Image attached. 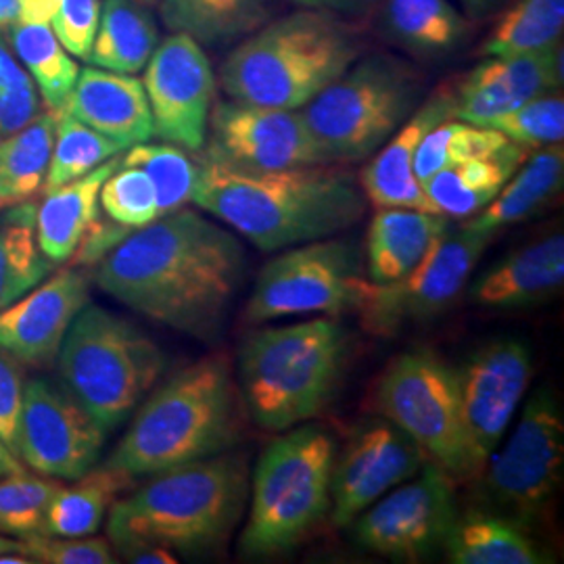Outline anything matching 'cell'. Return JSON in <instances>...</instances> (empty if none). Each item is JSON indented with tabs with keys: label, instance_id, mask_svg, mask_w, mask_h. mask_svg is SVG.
<instances>
[{
	"label": "cell",
	"instance_id": "1",
	"mask_svg": "<svg viewBox=\"0 0 564 564\" xmlns=\"http://www.w3.org/2000/svg\"><path fill=\"white\" fill-rule=\"evenodd\" d=\"M245 251L220 224L176 209L132 230L101 262L102 293L199 341L223 333L245 279Z\"/></svg>",
	"mask_w": 564,
	"mask_h": 564
},
{
	"label": "cell",
	"instance_id": "2",
	"mask_svg": "<svg viewBox=\"0 0 564 564\" xmlns=\"http://www.w3.org/2000/svg\"><path fill=\"white\" fill-rule=\"evenodd\" d=\"M193 203L262 251L335 237L366 212L362 188L328 163L242 170L203 153Z\"/></svg>",
	"mask_w": 564,
	"mask_h": 564
},
{
	"label": "cell",
	"instance_id": "3",
	"mask_svg": "<svg viewBox=\"0 0 564 564\" xmlns=\"http://www.w3.org/2000/svg\"><path fill=\"white\" fill-rule=\"evenodd\" d=\"M242 410L230 360L223 354L205 356L142 400L105 464L137 479L218 456L239 442Z\"/></svg>",
	"mask_w": 564,
	"mask_h": 564
},
{
	"label": "cell",
	"instance_id": "4",
	"mask_svg": "<svg viewBox=\"0 0 564 564\" xmlns=\"http://www.w3.org/2000/svg\"><path fill=\"white\" fill-rule=\"evenodd\" d=\"M247 496V458L224 452L155 473L139 489L126 491L107 514V535L120 554L142 545L207 552L230 538Z\"/></svg>",
	"mask_w": 564,
	"mask_h": 564
},
{
	"label": "cell",
	"instance_id": "5",
	"mask_svg": "<svg viewBox=\"0 0 564 564\" xmlns=\"http://www.w3.org/2000/svg\"><path fill=\"white\" fill-rule=\"evenodd\" d=\"M360 53V34L349 21L302 9L253 30L224 61L220 84L235 101L302 109Z\"/></svg>",
	"mask_w": 564,
	"mask_h": 564
},
{
	"label": "cell",
	"instance_id": "6",
	"mask_svg": "<svg viewBox=\"0 0 564 564\" xmlns=\"http://www.w3.org/2000/svg\"><path fill=\"white\" fill-rule=\"evenodd\" d=\"M347 356V333L333 318L253 330L239 349L241 398L251 421L284 433L330 402Z\"/></svg>",
	"mask_w": 564,
	"mask_h": 564
},
{
	"label": "cell",
	"instance_id": "7",
	"mask_svg": "<svg viewBox=\"0 0 564 564\" xmlns=\"http://www.w3.org/2000/svg\"><path fill=\"white\" fill-rule=\"evenodd\" d=\"M335 440L318 426H293L263 449L253 481L242 554L276 556L302 544L330 512Z\"/></svg>",
	"mask_w": 564,
	"mask_h": 564
},
{
	"label": "cell",
	"instance_id": "8",
	"mask_svg": "<svg viewBox=\"0 0 564 564\" xmlns=\"http://www.w3.org/2000/svg\"><path fill=\"white\" fill-rule=\"evenodd\" d=\"M59 377L109 435L126 423L165 370V354L137 324L88 303L69 326Z\"/></svg>",
	"mask_w": 564,
	"mask_h": 564
},
{
	"label": "cell",
	"instance_id": "9",
	"mask_svg": "<svg viewBox=\"0 0 564 564\" xmlns=\"http://www.w3.org/2000/svg\"><path fill=\"white\" fill-rule=\"evenodd\" d=\"M423 78L405 61L370 55L321 95L302 116L330 163H356L375 155L421 105Z\"/></svg>",
	"mask_w": 564,
	"mask_h": 564
},
{
	"label": "cell",
	"instance_id": "10",
	"mask_svg": "<svg viewBox=\"0 0 564 564\" xmlns=\"http://www.w3.org/2000/svg\"><path fill=\"white\" fill-rule=\"evenodd\" d=\"M384 419L421 445L431 463L456 481L484 475L464 423L456 368L429 349H414L387 366L377 387Z\"/></svg>",
	"mask_w": 564,
	"mask_h": 564
},
{
	"label": "cell",
	"instance_id": "11",
	"mask_svg": "<svg viewBox=\"0 0 564 564\" xmlns=\"http://www.w3.org/2000/svg\"><path fill=\"white\" fill-rule=\"evenodd\" d=\"M491 237L466 226H447L402 279L383 284L362 279L351 312L364 330L377 337H393L440 316L463 293Z\"/></svg>",
	"mask_w": 564,
	"mask_h": 564
},
{
	"label": "cell",
	"instance_id": "12",
	"mask_svg": "<svg viewBox=\"0 0 564 564\" xmlns=\"http://www.w3.org/2000/svg\"><path fill=\"white\" fill-rule=\"evenodd\" d=\"M358 253L343 241L303 242L265 263L245 307L251 324L351 312L362 282Z\"/></svg>",
	"mask_w": 564,
	"mask_h": 564
},
{
	"label": "cell",
	"instance_id": "13",
	"mask_svg": "<svg viewBox=\"0 0 564 564\" xmlns=\"http://www.w3.org/2000/svg\"><path fill=\"white\" fill-rule=\"evenodd\" d=\"M564 421L547 391H535L500 452L485 466L489 500L517 521L540 517L563 484Z\"/></svg>",
	"mask_w": 564,
	"mask_h": 564
},
{
	"label": "cell",
	"instance_id": "14",
	"mask_svg": "<svg viewBox=\"0 0 564 564\" xmlns=\"http://www.w3.org/2000/svg\"><path fill=\"white\" fill-rule=\"evenodd\" d=\"M456 519V479L429 460L364 510L356 519V542L387 558L421 563L444 547Z\"/></svg>",
	"mask_w": 564,
	"mask_h": 564
},
{
	"label": "cell",
	"instance_id": "15",
	"mask_svg": "<svg viewBox=\"0 0 564 564\" xmlns=\"http://www.w3.org/2000/svg\"><path fill=\"white\" fill-rule=\"evenodd\" d=\"M107 433L65 384L30 379L23 389L18 458L34 473L74 481L101 460Z\"/></svg>",
	"mask_w": 564,
	"mask_h": 564
},
{
	"label": "cell",
	"instance_id": "16",
	"mask_svg": "<svg viewBox=\"0 0 564 564\" xmlns=\"http://www.w3.org/2000/svg\"><path fill=\"white\" fill-rule=\"evenodd\" d=\"M203 155L242 170L333 165L300 109L214 101ZM199 151V153H202Z\"/></svg>",
	"mask_w": 564,
	"mask_h": 564
},
{
	"label": "cell",
	"instance_id": "17",
	"mask_svg": "<svg viewBox=\"0 0 564 564\" xmlns=\"http://www.w3.org/2000/svg\"><path fill=\"white\" fill-rule=\"evenodd\" d=\"M142 86L155 137L199 153L216 101V74L202 44L181 32L167 36L144 65Z\"/></svg>",
	"mask_w": 564,
	"mask_h": 564
},
{
	"label": "cell",
	"instance_id": "18",
	"mask_svg": "<svg viewBox=\"0 0 564 564\" xmlns=\"http://www.w3.org/2000/svg\"><path fill=\"white\" fill-rule=\"evenodd\" d=\"M429 463L421 445L389 419L364 423L337 454L330 479V521L354 523L368 506L412 479Z\"/></svg>",
	"mask_w": 564,
	"mask_h": 564
},
{
	"label": "cell",
	"instance_id": "19",
	"mask_svg": "<svg viewBox=\"0 0 564 564\" xmlns=\"http://www.w3.org/2000/svg\"><path fill=\"white\" fill-rule=\"evenodd\" d=\"M464 423L487 466L500 447L533 379V356L527 343L498 339L485 343L456 368Z\"/></svg>",
	"mask_w": 564,
	"mask_h": 564
},
{
	"label": "cell",
	"instance_id": "20",
	"mask_svg": "<svg viewBox=\"0 0 564 564\" xmlns=\"http://www.w3.org/2000/svg\"><path fill=\"white\" fill-rule=\"evenodd\" d=\"M90 302L88 274L63 268L0 310V349L28 366L55 362L74 318Z\"/></svg>",
	"mask_w": 564,
	"mask_h": 564
},
{
	"label": "cell",
	"instance_id": "21",
	"mask_svg": "<svg viewBox=\"0 0 564 564\" xmlns=\"http://www.w3.org/2000/svg\"><path fill=\"white\" fill-rule=\"evenodd\" d=\"M563 84L561 44L540 53L487 57L454 90V120L489 126L527 101Z\"/></svg>",
	"mask_w": 564,
	"mask_h": 564
},
{
	"label": "cell",
	"instance_id": "22",
	"mask_svg": "<svg viewBox=\"0 0 564 564\" xmlns=\"http://www.w3.org/2000/svg\"><path fill=\"white\" fill-rule=\"evenodd\" d=\"M445 120H454L452 86L437 88L395 134L384 142L360 172L364 197L377 207H408L433 212L421 182L414 176V155L424 137ZM435 214V212H433Z\"/></svg>",
	"mask_w": 564,
	"mask_h": 564
},
{
	"label": "cell",
	"instance_id": "23",
	"mask_svg": "<svg viewBox=\"0 0 564 564\" xmlns=\"http://www.w3.org/2000/svg\"><path fill=\"white\" fill-rule=\"evenodd\" d=\"M59 111L118 142L123 151L155 137L144 86L132 74L86 67Z\"/></svg>",
	"mask_w": 564,
	"mask_h": 564
},
{
	"label": "cell",
	"instance_id": "24",
	"mask_svg": "<svg viewBox=\"0 0 564 564\" xmlns=\"http://www.w3.org/2000/svg\"><path fill=\"white\" fill-rule=\"evenodd\" d=\"M564 239L552 235L494 263L470 286V300L489 310L544 302L563 289Z\"/></svg>",
	"mask_w": 564,
	"mask_h": 564
},
{
	"label": "cell",
	"instance_id": "25",
	"mask_svg": "<svg viewBox=\"0 0 564 564\" xmlns=\"http://www.w3.org/2000/svg\"><path fill=\"white\" fill-rule=\"evenodd\" d=\"M120 163L121 153L78 181L44 193V202L36 205V239L55 265L74 258L86 232L101 218L102 182Z\"/></svg>",
	"mask_w": 564,
	"mask_h": 564
},
{
	"label": "cell",
	"instance_id": "26",
	"mask_svg": "<svg viewBox=\"0 0 564 564\" xmlns=\"http://www.w3.org/2000/svg\"><path fill=\"white\" fill-rule=\"evenodd\" d=\"M529 155L531 149L510 141L489 158L456 163L437 172L424 182V193L435 214L468 220L496 199Z\"/></svg>",
	"mask_w": 564,
	"mask_h": 564
},
{
	"label": "cell",
	"instance_id": "27",
	"mask_svg": "<svg viewBox=\"0 0 564 564\" xmlns=\"http://www.w3.org/2000/svg\"><path fill=\"white\" fill-rule=\"evenodd\" d=\"M449 226V218L423 209L379 207L368 239L366 262L372 282L398 281L423 260L429 245Z\"/></svg>",
	"mask_w": 564,
	"mask_h": 564
},
{
	"label": "cell",
	"instance_id": "28",
	"mask_svg": "<svg viewBox=\"0 0 564 564\" xmlns=\"http://www.w3.org/2000/svg\"><path fill=\"white\" fill-rule=\"evenodd\" d=\"M563 142L535 149L512 174V178L506 182L496 199L463 226L494 235L506 226L524 223L563 191Z\"/></svg>",
	"mask_w": 564,
	"mask_h": 564
},
{
	"label": "cell",
	"instance_id": "29",
	"mask_svg": "<svg viewBox=\"0 0 564 564\" xmlns=\"http://www.w3.org/2000/svg\"><path fill=\"white\" fill-rule=\"evenodd\" d=\"M442 550L445 561L454 564L550 563L523 524L479 510L456 519Z\"/></svg>",
	"mask_w": 564,
	"mask_h": 564
},
{
	"label": "cell",
	"instance_id": "30",
	"mask_svg": "<svg viewBox=\"0 0 564 564\" xmlns=\"http://www.w3.org/2000/svg\"><path fill=\"white\" fill-rule=\"evenodd\" d=\"M134 487V477L113 466H93L74 484L63 485L44 517V535L84 538L95 535L111 506Z\"/></svg>",
	"mask_w": 564,
	"mask_h": 564
},
{
	"label": "cell",
	"instance_id": "31",
	"mask_svg": "<svg viewBox=\"0 0 564 564\" xmlns=\"http://www.w3.org/2000/svg\"><path fill=\"white\" fill-rule=\"evenodd\" d=\"M142 0H102L88 63L118 74H139L158 48V25Z\"/></svg>",
	"mask_w": 564,
	"mask_h": 564
},
{
	"label": "cell",
	"instance_id": "32",
	"mask_svg": "<svg viewBox=\"0 0 564 564\" xmlns=\"http://www.w3.org/2000/svg\"><path fill=\"white\" fill-rule=\"evenodd\" d=\"M53 268L36 239V205H4L0 209V310L41 284Z\"/></svg>",
	"mask_w": 564,
	"mask_h": 564
},
{
	"label": "cell",
	"instance_id": "33",
	"mask_svg": "<svg viewBox=\"0 0 564 564\" xmlns=\"http://www.w3.org/2000/svg\"><path fill=\"white\" fill-rule=\"evenodd\" d=\"M272 4L274 0H162V18L172 32L199 44H223L258 30Z\"/></svg>",
	"mask_w": 564,
	"mask_h": 564
},
{
	"label": "cell",
	"instance_id": "34",
	"mask_svg": "<svg viewBox=\"0 0 564 564\" xmlns=\"http://www.w3.org/2000/svg\"><path fill=\"white\" fill-rule=\"evenodd\" d=\"M387 36L403 48L442 55L468 36V21L449 0H381Z\"/></svg>",
	"mask_w": 564,
	"mask_h": 564
},
{
	"label": "cell",
	"instance_id": "35",
	"mask_svg": "<svg viewBox=\"0 0 564 564\" xmlns=\"http://www.w3.org/2000/svg\"><path fill=\"white\" fill-rule=\"evenodd\" d=\"M7 39L15 57L34 82L46 109L59 111L80 76L78 63L63 48L48 23L13 21Z\"/></svg>",
	"mask_w": 564,
	"mask_h": 564
},
{
	"label": "cell",
	"instance_id": "36",
	"mask_svg": "<svg viewBox=\"0 0 564 564\" xmlns=\"http://www.w3.org/2000/svg\"><path fill=\"white\" fill-rule=\"evenodd\" d=\"M55 142V111L41 113L23 128L0 139V199L4 203L30 202L48 172Z\"/></svg>",
	"mask_w": 564,
	"mask_h": 564
},
{
	"label": "cell",
	"instance_id": "37",
	"mask_svg": "<svg viewBox=\"0 0 564 564\" xmlns=\"http://www.w3.org/2000/svg\"><path fill=\"white\" fill-rule=\"evenodd\" d=\"M564 0H519L485 39V57L527 55L558 46L563 39Z\"/></svg>",
	"mask_w": 564,
	"mask_h": 564
},
{
	"label": "cell",
	"instance_id": "38",
	"mask_svg": "<svg viewBox=\"0 0 564 564\" xmlns=\"http://www.w3.org/2000/svg\"><path fill=\"white\" fill-rule=\"evenodd\" d=\"M508 142L502 132L487 126L460 120L442 121L419 144L414 155V176L423 186L424 182L445 167L489 158L505 149Z\"/></svg>",
	"mask_w": 564,
	"mask_h": 564
},
{
	"label": "cell",
	"instance_id": "39",
	"mask_svg": "<svg viewBox=\"0 0 564 564\" xmlns=\"http://www.w3.org/2000/svg\"><path fill=\"white\" fill-rule=\"evenodd\" d=\"M121 151L118 142L102 137L65 111H55V142L42 191L48 193L78 181L101 163L120 155Z\"/></svg>",
	"mask_w": 564,
	"mask_h": 564
},
{
	"label": "cell",
	"instance_id": "40",
	"mask_svg": "<svg viewBox=\"0 0 564 564\" xmlns=\"http://www.w3.org/2000/svg\"><path fill=\"white\" fill-rule=\"evenodd\" d=\"M121 163L141 167L151 178L158 191L160 218L193 202V191L197 184V162L182 147L172 142H141L128 149Z\"/></svg>",
	"mask_w": 564,
	"mask_h": 564
},
{
	"label": "cell",
	"instance_id": "41",
	"mask_svg": "<svg viewBox=\"0 0 564 564\" xmlns=\"http://www.w3.org/2000/svg\"><path fill=\"white\" fill-rule=\"evenodd\" d=\"M63 484L53 477L23 470L0 479V533L28 538L41 533L48 506Z\"/></svg>",
	"mask_w": 564,
	"mask_h": 564
},
{
	"label": "cell",
	"instance_id": "42",
	"mask_svg": "<svg viewBox=\"0 0 564 564\" xmlns=\"http://www.w3.org/2000/svg\"><path fill=\"white\" fill-rule=\"evenodd\" d=\"M101 209L111 223L139 230L160 218L158 191L141 167L120 163L102 182Z\"/></svg>",
	"mask_w": 564,
	"mask_h": 564
},
{
	"label": "cell",
	"instance_id": "43",
	"mask_svg": "<svg viewBox=\"0 0 564 564\" xmlns=\"http://www.w3.org/2000/svg\"><path fill=\"white\" fill-rule=\"evenodd\" d=\"M487 128L502 132L508 141L531 151L558 144L564 139V101L561 95L547 93L496 118Z\"/></svg>",
	"mask_w": 564,
	"mask_h": 564
},
{
	"label": "cell",
	"instance_id": "44",
	"mask_svg": "<svg viewBox=\"0 0 564 564\" xmlns=\"http://www.w3.org/2000/svg\"><path fill=\"white\" fill-rule=\"evenodd\" d=\"M41 111V95L0 30V139L23 128Z\"/></svg>",
	"mask_w": 564,
	"mask_h": 564
},
{
	"label": "cell",
	"instance_id": "45",
	"mask_svg": "<svg viewBox=\"0 0 564 564\" xmlns=\"http://www.w3.org/2000/svg\"><path fill=\"white\" fill-rule=\"evenodd\" d=\"M20 542L21 552L34 564H116L120 561L113 544L95 535L55 538L34 533L20 538Z\"/></svg>",
	"mask_w": 564,
	"mask_h": 564
},
{
	"label": "cell",
	"instance_id": "46",
	"mask_svg": "<svg viewBox=\"0 0 564 564\" xmlns=\"http://www.w3.org/2000/svg\"><path fill=\"white\" fill-rule=\"evenodd\" d=\"M101 0H59V7L51 21L63 48L69 55L86 61L97 36Z\"/></svg>",
	"mask_w": 564,
	"mask_h": 564
},
{
	"label": "cell",
	"instance_id": "47",
	"mask_svg": "<svg viewBox=\"0 0 564 564\" xmlns=\"http://www.w3.org/2000/svg\"><path fill=\"white\" fill-rule=\"evenodd\" d=\"M25 377L20 360L0 349V442L18 456V429Z\"/></svg>",
	"mask_w": 564,
	"mask_h": 564
},
{
	"label": "cell",
	"instance_id": "48",
	"mask_svg": "<svg viewBox=\"0 0 564 564\" xmlns=\"http://www.w3.org/2000/svg\"><path fill=\"white\" fill-rule=\"evenodd\" d=\"M291 2L300 4L302 9L333 13V15H339L345 20L368 15L372 9H377L381 4V0H291Z\"/></svg>",
	"mask_w": 564,
	"mask_h": 564
},
{
	"label": "cell",
	"instance_id": "49",
	"mask_svg": "<svg viewBox=\"0 0 564 564\" xmlns=\"http://www.w3.org/2000/svg\"><path fill=\"white\" fill-rule=\"evenodd\" d=\"M121 556L128 563L134 564H176L178 558L174 556L172 550L162 547V545H142V547H134L128 552H121Z\"/></svg>",
	"mask_w": 564,
	"mask_h": 564
},
{
	"label": "cell",
	"instance_id": "50",
	"mask_svg": "<svg viewBox=\"0 0 564 564\" xmlns=\"http://www.w3.org/2000/svg\"><path fill=\"white\" fill-rule=\"evenodd\" d=\"M59 7V0H21V23H51L55 11Z\"/></svg>",
	"mask_w": 564,
	"mask_h": 564
},
{
	"label": "cell",
	"instance_id": "51",
	"mask_svg": "<svg viewBox=\"0 0 564 564\" xmlns=\"http://www.w3.org/2000/svg\"><path fill=\"white\" fill-rule=\"evenodd\" d=\"M18 470H23V464H21L20 458H18L7 445L0 442V479H2L4 475L18 473Z\"/></svg>",
	"mask_w": 564,
	"mask_h": 564
},
{
	"label": "cell",
	"instance_id": "52",
	"mask_svg": "<svg viewBox=\"0 0 564 564\" xmlns=\"http://www.w3.org/2000/svg\"><path fill=\"white\" fill-rule=\"evenodd\" d=\"M21 0H0V30L9 28L20 15Z\"/></svg>",
	"mask_w": 564,
	"mask_h": 564
},
{
	"label": "cell",
	"instance_id": "53",
	"mask_svg": "<svg viewBox=\"0 0 564 564\" xmlns=\"http://www.w3.org/2000/svg\"><path fill=\"white\" fill-rule=\"evenodd\" d=\"M460 2L468 9L470 15H479V13L487 11L491 4H496L498 0H460Z\"/></svg>",
	"mask_w": 564,
	"mask_h": 564
},
{
	"label": "cell",
	"instance_id": "54",
	"mask_svg": "<svg viewBox=\"0 0 564 564\" xmlns=\"http://www.w3.org/2000/svg\"><path fill=\"white\" fill-rule=\"evenodd\" d=\"M7 552H21V542L11 535L0 533V554H7Z\"/></svg>",
	"mask_w": 564,
	"mask_h": 564
},
{
	"label": "cell",
	"instance_id": "55",
	"mask_svg": "<svg viewBox=\"0 0 564 564\" xmlns=\"http://www.w3.org/2000/svg\"><path fill=\"white\" fill-rule=\"evenodd\" d=\"M4 205H9V203H4V202H2V199H0V209H2V207H4Z\"/></svg>",
	"mask_w": 564,
	"mask_h": 564
},
{
	"label": "cell",
	"instance_id": "56",
	"mask_svg": "<svg viewBox=\"0 0 564 564\" xmlns=\"http://www.w3.org/2000/svg\"><path fill=\"white\" fill-rule=\"evenodd\" d=\"M142 2H153V0H142Z\"/></svg>",
	"mask_w": 564,
	"mask_h": 564
}]
</instances>
